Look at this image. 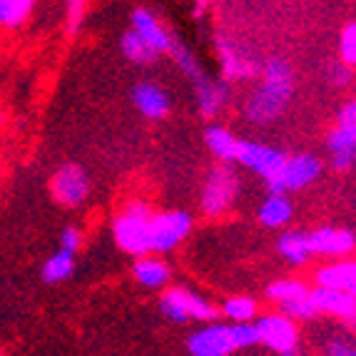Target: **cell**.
I'll list each match as a JSON object with an SVG mask.
<instances>
[{
	"mask_svg": "<svg viewBox=\"0 0 356 356\" xmlns=\"http://www.w3.org/2000/svg\"><path fill=\"white\" fill-rule=\"evenodd\" d=\"M130 100L137 113L143 115L145 120H152V122L165 120L167 115L172 113V95L160 83H152V80L137 83L130 92Z\"/></svg>",
	"mask_w": 356,
	"mask_h": 356,
	"instance_id": "5bb4252c",
	"label": "cell"
},
{
	"mask_svg": "<svg viewBox=\"0 0 356 356\" xmlns=\"http://www.w3.org/2000/svg\"><path fill=\"white\" fill-rule=\"evenodd\" d=\"M324 80H327V85L332 90H339V92H341V90H349L351 85H354L356 70L337 58L334 63H329V65L324 67Z\"/></svg>",
	"mask_w": 356,
	"mask_h": 356,
	"instance_id": "f1b7e54d",
	"label": "cell"
},
{
	"mask_svg": "<svg viewBox=\"0 0 356 356\" xmlns=\"http://www.w3.org/2000/svg\"><path fill=\"white\" fill-rule=\"evenodd\" d=\"M257 337L259 344L267 346L277 356H302V346H299V324L282 312H269V314H259L254 321Z\"/></svg>",
	"mask_w": 356,
	"mask_h": 356,
	"instance_id": "ba28073f",
	"label": "cell"
},
{
	"mask_svg": "<svg viewBox=\"0 0 356 356\" xmlns=\"http://www.w3.org/2000/svg\"><path fill=\"white\" fill-rule=\"evenodd\" d=\"M334 122L349 127V130H356V97H351V100L339 105L337 115H334Z\"/></svg>",
	"mask_w": 356,
	"mask_h": 356,
	"instance_id": "836d02e7",
	"label": "cell"
},
{
	"mask_svg": "<svg viewBox=\"0 0 356 356\" xmlns=\"http://www.w3.org/2000/svg\"><path fill=\"white\" fill-rule=\"evenodd\" d=\"M0 356H6V354H3V349H0Z\"/></svg>",
	"mask_w": 356,
	"mask_h": 356,
	"instance_id": "d590c367",
	"label": "cell"
},
{
	"mask_svg": "<svg viewBox=\"0 0 356 356\" xmlns=\"http://www.w3.org/2000/svg\"><path fill=\"white\" fill-rule=\"evenodd\" d=\"M294 92H297V77L291 63L284 55H269L261 65L254 90L244 100L242 118L254 127L277 125L289 110Z\"/></svg>",
	"mask_w": 356,
	"mask_h": 356,
	"instance_id": "6da1fadb",
	"label": "cell"
},
{
	"mask_svg": "<svg viewBox=\"0 0 356 356\" xmlns=\"http://www.w3.org/2000/svg\"><path fill=\"white\" fill-rule=\"evenodd\" d=\"M259 344L254 324H232V321H209L187 337L190 356H232L234 351Z\"/></svg>",
	"mask_w": 356,
	"mask_h": 356,
	"instance_id": "7a4b0ae2",
	"label": "cell"
},
{
	"mask_svg": "<svg viewBox=\"0 0 356 356\" xmlns=\"http://www.w3.org/2000/svg\"><path fill=\"white\" fill-rule=\"evenodd\" d=\"M324 172V160L314 152H294L286 157L284 167L274 175L267 184V192H280V195H294L316 182Z\"/></svg>",
	"mask_w": 356,
	"mask_h": 356,
	"instance_id": "52a82bcc",
	"label": "cell"
},
{
	"mask_svg": "<svg viewBox=\"0 0 356 356\" xmlns=\"http://www.w3.org/2000/svg\"><path fill=\"white\" fill-rule=\"evenodd\" d=\"M132 280L143 286V289L165 291L170 280H172V269L160 257H140L132 264Z\"/></svg>",
	"mask_w": 356,
	"mask_h": 356,
	"instance_id": "44dd1931",
	"label": "cell"
},
{
	"mask_svg": "<svg viewBox=\"0 0 356 356\" xmlns=\"http://www.w3.org/2000/svg\"><path fill=\"white\" fill-rule=\"evenodd\" d=\"M274 250L280 254L282 261H286L289 267H307L309 261L314 259L312 254V244H309V229H282L277 234Z\"/></svg>",
	"mask_w": 356,
	"mask_h": 356,
	"instance_id": "d6986e66",
	"label": "cell"
},
{
	"mask_svg": "<svg viewBox=\"0 0 356 356\" xmlns=\"http://www.w3.org/2000/svg\"><path fill=\"white\" fill-rule=\"evenodd\" d=\"M242 192V177L237 172V165H227V162H214L212 170L207 172L200 197V209L204 217H222L227 214L234 202L239 200Z\"/></svg>",
	"mask_w": 356,
	"mask_h": 356,
	"instance_id": "277c9868",
	"label": "cell"
},
{
	"mask_svg": "<svg viewBox=\"0 0 356 356\" xmlns=\"http://www.w3.org/2000/svg\"><path fill=\"white\" fill-rule=\"evenodd\" d=\"M167 58L172 60L175 67H177L179 72H182L187 80H190L192 85L197 83V80H202L204 75H207V70L202 67V63L197 60V55L192 53L187 45H184L179 38H175L172 40V48H170V53H167Z\"/></svg>",
	"mask_w": 356,
	"mask_h": 356,
	"instance_id": "484cf974",
	"label": "cell"
},
{
	"mask_svg": "<svg viewBox=\"0 0 356 356\" xmlns=\"http://www.w3.org/2000/svg\"><path fill=\"white\" fill-rule=\"evenodd\" d=\"M204 8H207V0H195V18H200V15H202L204 13Z\"/></svg>",
	"mask_w": 356,
	"mask_h": 356,
	"instance_id": "e575fe53",
	"label": "cell"
},
{
	"mask_svg": "<svg viewBox=\"0 0 356 356\" xmlns=\"http://www.w3.org/2000/svg\"><path fill=\"white\" fill-rule=\"evenodd\" d=\"M35 10V0H0V28L15 30Z\"/></svg>",
	"mask_w": 356,
	"mask_h": 356,
	"instance_id": "83f0119b",
	"label": "cell"
},
{
	"mask_svg": "<svg viewBox=\"0 0 356 356\" xmlns=\"http://www.w3.org/2000/svg\"><path fill=\"white\" fill-rule=\"evenodd\" d=\"M220 314L232 324H254L259 319V302L247 294H237V297H227L220 304Z\"/></svg>",
	"mask_w": 356,
	"mask_h": 356,
	"instance_id": "603a6c76",
	"label": "cell"
},
{
	"mask_svg": "<svg viewBox=\"0 0 356 356\" xmlns=\"http://www.w3.org/2000/svg\"><path fill=\"white\" fill-rule=\"evenodd\" d=\"M314 286H324V289H337V291H349L354 294L356 289V259L346 257V259H332L324 261L314 269Z\"/></svg>",
	"mask_w": 356,
	"mask_h": 356,
	"instance_id": "ac0fdd59",
	"label": "cell"
},
{
	"mask_svg": "<svg viewBox=\"0 0 356 356\" xmlns=\"http://www.w3.org/2000/svg\"><path fill=\"white\" fill-rule=\"evenodd\" d=\"M72 272H75V254L65 250H55L40 267V277L45 284H63L70 280Z\"/></svg>",
	"mask_w": 356,
	"mask_h": 356,
	"instance_id": "d4e9b609",
	"label": "cell"
},
{
	"mask_svg": "<svg viewBox=\"0 0 356 356\" xmlns=\"http://www.w3.org/2000/svg\"><path fill=\"white\" fill-rule=\"evenodd\" d=\"M90 192H92V182H90V175L83 165L77 162H65L60 165L58 170L50 177V195L53 200L65 209H77L83 207L90 200Z\"/></svg>",
	"mask_w": 356,
	"mask_h": 356,
	"instance_id": "9c48e42d",
	"label": "cell"
},
{
	"mask_svg": "<svg viewBox=\"0 0 356 356\" xmlns=\"http://www.w3.org/2000/svg\"><path fill=\"white\" fill-rule=\"evenodd\" d=\"M152 209L140 200H132L115 214L113 220V239L118 250L125 254L147 257L152 254Z\"/></svg>",
	"mask_w": 356,
	"mask_h": 356,
	"instance_id": "3957f363",
	"label": "cell"
},
{
	"mask_svg": "<svg viewBox=\"0 0 356 356\" xmlns=\"http://www.w3.org/2000/svg\"><path fill=\"white\" fill-rule=\"evenodd\" d=\"M312 302H314L319 316H329V319H337L341 324L356 327V299L349 291L312 286Z\"/></svg>",
	"mask_w": 356,
	"mask_h": 356,
	"instance_id": "e0dca14e",
	"label": "cell"
},
{
	"mask_svg": "<svg viewBox=\"0 0 356 356\" xmlns=\"http://www.w3.org/2000/svg\"><path fill=\"white\" fill-rule=\"evenodd\" d=\"M239 143H242V137H237L229 127L217 125V122H212V125L204 130V145H207V149L212 152V157L217 162L237 165Z\"/></svg>",
	"mask_w": 356,
	"mask_h": 356,
	"instance_id": "7402d4cb",
	"label": "cell"
},
{
	"mask_svg": "<svg viewBox=\"0 0 356 356\" xmlns=\"http://www.w3.org/2000/svg\"><path fill=\"white\" fill-rule=\"evenodd\" d=\"M157 307H160L162 316H167L175 324H187V321L209 324V321H217V316H222L220 307H214L207 297L187 289V286H170V289H165Z\"/></svg>",
	"mask_w": 356,
	"mask_h": 356,
	"instance_id": "5b68a950",
	"label": "cell"
},
{
	"mask_svg": "<svg viewBox=\"0 0 356 356\" xmlns=\"http://www.w3.org/2000/svg\"><path fill=\"white\" fill-rule=\"evenodd\" d=\"M192 88H195L197 113L202 115L204 120L220 118L227 110V105L232 102V85L227 80H222V77L209 75V72L202 80H197Z\"/></svg>",
	"mask_w": 356,
	"mask_h": 356,
	"instance_id": "4fadbf2b",
	"label": "cell"
},
{
	"mask_svg": "<svg viewBox=\"0 0 356 356\" xmlns=\"http://www.w3.org/2000/svg\"><path fill=\"white\" fill-rule=\"evenodd\" d=\"M130 30L137 33V35L147 42L149 48L157 50L160 55H167L170 48H172L175 35L162 25V20L157 18V13L149 10V8H135V10H132Z\"/></svg>",
	"mask_w": 356,
	"mask_h": 356,
	"instance_id": "2e32d148",
	"label": "cell"
},
{
	"mask_svg": "<svg viewBox=\"0 0 356 356\" xmlns=\"http://www.w3.org/2000/svg\"><path fill=\"white\" fill-rule=\"evenodd\" d=\"M324 356H356V344L344 337H329L324 344Z\"/></svg>",
	"mask_w": 356,
	"mask_h": 356,
	"instance_id": "d6a6232c",
	"label": "cell"
},
{
	"mask_svg": "<svg viewBox=\"0 0 356 356\" xmlns=\"http://www.w3.org/2000/svg\"><path fill=\"white\" fill-rule=\"evenodd\" d=\"M214 50H217V58H220L222 80H227L229 85L259 77L264 60L257 58L254 50L247 48L237 38L227 35V33H217L214 35Z\"/></svg>",
	"mask_w": 356,
	"mask_h": 356,
	"instance_id": "8992f818",
	"label": "cell"
},
{
	"mask_svg": "<svg viewBox=\"0 0 356 356\" xmlns=\"http://www.w3.org/2000/svg\"><path fill=\"white\" fill-rule=\"evenodd\" d=\"M120 53L125 55L132 65H154L162 58L157 50L149 48L147 42L137 35V33H132V30H127L125 35L120 38Z\"/></svg>",
	"mask_w": 356,
	"mask_h": 356,
	"instance_id": "4316f807",
	"label": "cell"
},
{
	"mask_svg": "<svg viewBox=\"0 0 356 356\" xmlns=\"http://www.w3.org/2000/svg\"><path fill=\"white\" fill-rule=\"evenodd\" d=\"M195 217L187 209H162L152 214V254H167L190 237Z\"/></svg>",
	"mask_w": 356,
	"mask_h": 356,
	"instance_id": "30bf717a",
	"label": "cell"
},
{
	"mask_svg": "<svg viewBox=\"0 0 356 356\" xmlns=\"http://www.w3.org/2000/svg\"><path fill=\"white\" fill-rule=\"evenodd\" d=\"M277 312H282L284 316L294 319L297 324H304V321L319 319V312H316L314 302H312V291H309L307 297L297 299V302H289V304H284V307H280Z\"/></svg>",
	"mask_w": 356,
	"mask_h": 356,
	"instance_id": "f546056e",
	"label": "cell"
},
{
	"mask_svg": "<svg viewBox=\"0 0 356 356\" xmlns=\"http://www.w3.org/2000/svg\"><path fill=\"white\" fill-rule=\"evenodd\" d=\"M327 160L337 175H349L356 170V130L334 122L327 132Z\"/></svg>",
	"mask_w": 356,
	"mask_h": 356,
	"instance_id": "9a60e30c",
	"label": "cell"
},
{
	"mask_svg": "<svg viewBox=\"0 0 356 356\" xmlns=\"http://www.w3.org/2000/svg\"><path fill=\"white\" fill-rule=\"evenodd\" d=\"M286 157H289V154H286L284 149L272 147V145H267V143H257V140H244L242 137L237 165L244 167V170H250L252 175L261 177L264 182H269V179L284 167Z\"/></svg>",
	"mask_w": 356,
	"mask_h": 356,
	"instance_id": "8fae6325",
	"label": "cell"
},
{
	"mask_svg": "<svg viewBox=\"0 0 356 356\" xmlns=\"http://www.w3.org/2000/svg\"><path fill=\"white\" fill-rule=\"evenodd\" d=\"M339 60L356 70V20L346 23L339 33Z\"/></svg>",
	"mask_w": 356,
	"mask_h": 356,
	"instance_id": "4dcf8cb0",
	"label": "cell"
},
{
	"mask_svg": "<svg viewBox=\"0 0 356 356\" xmlns=\"http://www.w3.org/2000/svg\"><path fill=\"white\" fill-rule=\"evenodd\" d=\"M309 291H312V286H309L307 282L291 280V277H286V280H274V282H269L267 289H264V297H267L269 304H274V307L280 309V307H284V304L297 302V299L307 297Z\"/></svg>",
	"mask_w": 356,
	"mask_h": 356,
	"instance_id": "cb8c5ba5",
	"label": "cell"
},
{
	"mask_svg": "<svg viewBox=\"0 0 356 356\" xmlns=\"http://www.w3.org/2000/svg\"><path fill=\"white\" fill-rule=\"evenodd\" d=\"M83 247V232L75 225H65L58 232V250H65L70 254H77Z\"/></svg>",
	"mask_w": 356,
	"mask_h": 356,
	"instance_id": "1f68e13d",
	"label": "cell"
},
{
	"mask_svg": "<svg viewBox=\"0 0 356 356\" xmlns=\"http://www.w3.org/2000/svg\"><path fill=\"white\" fill-rule=\"evenodd\" d=\"M291 220H294V202L289 195H280V192H267V197L257 207V222L267 229H289Z\"/></svg>",
	"mask_w": 356,
	"mask_h": 356,
	"instance_id": "ffe728a7",
	"label": "cell"
},
{
	"mask_svg": "<svg viewBox=\"0 0 356 356\" xmlns=\"http://www.w3.org/2000/svg\"><path fill=\"white\" fill-rule=\"evenodd\" d=\"M309 244L316 259H346L356 252V234L346 227H316L309 229Z\"/></svg>",
	"mask_w": 356,
	"mask_h": 356,
	"instance_id": "7c38bea8",
	"label": "cell"
}]
</instances>
